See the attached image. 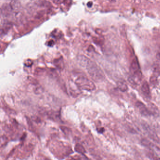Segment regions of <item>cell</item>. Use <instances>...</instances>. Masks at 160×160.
<instances>
[{
  "instance_id": "1",
  "label": "cell",
  "mask_w": 160,
  "mask_h": 160,
  "mask_svg": "<svg viewBox=\"0 0 160 160\" xmlns=\"http://www.w3.org/2000/svg\"><path fill=\"white\" fill-rule=\"evenodd\" d=\"M77 58L80 65L87 70L93 80L98 81L103 79L104 74L102 71L94 62L84 55H79Z\"/></svg>"
},
{
  "instance_id": "2",
  "label": "cell",
  "mask_w": 160,
  "mask_h": 160,
  "mask_svg": "<svg viewBox=\"0 0 160 160\" xmlns=\"http://www.w3.org/2000/svg\"><path fill=\"white\" fill-rule=\"evenodd\" d=\"M73 75L74 78V82L80 90L93 91L95 89V85L85 75L75 72Z\"/></svg>"
},
{
  "instance_id": "3",
  "label": "cell",
  "mask_w": 160,
  "mask_h": 160,
  "mask_svg": "<svg viewBox=\"0 0 160 160\" xmlns=\"http://www.w3.org/2000/svg\"><path fill=\"white\" fill-rule=\"evenodd\" d=\"M142 80V73L141 71L131 74L128 78L130 83L134 85L140 84Z\"/></svg>"
},
{
  "instance_id": "4",
  "label": "cell",
  "mask_w": 160,
  "mask_h": 160,
  "mask_svg": "<svg viewBox=\"0 0 160 160\" xmlns=\"http://www.w3.org/2000/svg\"><path fill=\"white\" fill-rule=\"evenodd\" d=\"M136 106L140 111V113L142 115L144 116H150L152 115L148 108H147L146 105H144L142 102L137 101L136 103Z\"/></svg>"
},
{
  "instance_id": "5",
  "label": "cell",
  "mask_w": 160,
  "mask_h": 160,
  "mask_svg": "<svg viewBox=\"0 0 160 160\" xmlns=\"http://www.w3.org/2000/svg\"><path fill=\"white\" fill-rule=\"evenodd\" d=\"M69 86H70V92L72 96L76 97L78 96L81 93V90L76 84L72 80H71L69 81Z\"/></svg>"
},
{
  "instance_id": "6",
  "label": "cell",
  "mask_w": 160,
  "mask_h": 160,
  "mask_svg": "<svg viewBox=\"0 0 160 160\" xmlns=\"http://www.w3.org/2000/svg\"><path fill=\"white\" fill-rule=\"evenodd\" d=\"M140 71L141 70L140 64H139L137 58L135 57L131 62V65L130 67V71L131 72V74H133L135 73L136 72H138Z\"/></svg>"
},
{
  "instance_id": "7",
  "label": "cell",
  "mask_w": 160,
  "mask_h": 160,
  "mask_svg": "<svg viewBox=\"0 0 160 160\" xmlns=\"http://www.w3.org/2000/svg\"><path fill=\"white\" fill-rule=\"evenodd\" d=\"M141 90L147 97L150 98L151 97L150 91L149 88V85L147 81L144 82L141 87Z\"/></svg>"
},
{
  "instance_id": "8",
  "label": "cell",
  "mask_w": 160,
  "mask_h": 160,
  "mask_svg": "<svg viewBox=\"0 0 160 160\" xmlns=\"http://www.w3.org/2000/svg\"><path fill=\"white\" fill-rule=\"evenodd\" d=\"M118 89L122 92L126 91L128 90V86L124 80L119 81L117 83Z\"/></svg>"
},
{
  "instance_id": "9",
  "label": "cell",
  "mask_w": 160,
  "mask_h": 160,
  "mask_svg": "<svg viewBox=\"0 0 160 160\" xmlns=\"http://www.w3.org/2000/svg\"><path fill=\"white\" fill-rule=\"evenodd\" d=\"M150 111L152 115L157 116H158L159 114V110L157 108V106L154 105V104L151 103L149 105V108H148Z\"/></svg>"
},
{
  "instance_id": "10",
  "label": "cell",
  "mask_w": 160,
  "mask_h": 160,
  "mask_svg": "<svg viewBox=\"0 0 160 160\" xmlns=\"http://www.w3.org/2000/svg\"><path fill=\"white\" fill-rule=\"evenodd\" d=\"M75 150L76 152L80 154H84L86 153V150L85 149L84 147L82 146V145L80 144H77L75 146Z\"/></svg>"
},
{
  "instance_id": "11",
  "label": "cell",
  "mask_w": 160,
  "mask_h": 160,
  "mask_svg": "<svg viewBox=\"0 0 160 160\" xmlns=\"http://www.w3.org/2000/svg\"><path fill=\"white\" fill-rule=\"evenodd\" d=\"M157 77L158 75L157 73H154V74H153L151 77L150 78V82L152 84H156V83L157 82Z\"/></svg>"
},
{
  "instance_id": "12",
  "label": "cell",
  "mask_w": 160,
  "mask_h": 160,
  "mask_svg": "<svg viewBox=\"0 0 160 160\" xmlns=\"http://www.w3.org/2000/svg\"><path fill=\"white\" fill-rule=\"evenodd\" d=\"M148 156L151 159H152L153 160H160V158L157 157V156H155L153 154H148Z\"/></svg>"
},
{
  "instance_id": "13",
  "label": "cell",
  "mask_w": 160,
  "mask_h": 160,
  "mask_svg": "<svg viewBox=\"0 0 160 160\" xmlns=\"http://www.w3.org/2000/svg\"><path fill=\"white\" fill-rule=\"evenodd\" d=\"M92 5H93V3H92V2H91V1H89V2H88V3H87V6H88L89 7H91L92 6Z\"/></svg>"
},
{
  "instance_id": "14",
  "label": "cell",
  "mask_w": 160,
  "mask_h": 160,
  "mask_svg": "<svg viewBox=\"0 0 160 160\" xmlns=\"http://www.w3.org/2000/svg\"><path fill=\"white\" fill-rule=\"evenodd\" d=\"M158 150H159V151H160V149H159V148H158Z\"/></svg>"
},
{
  "instance_id": "15",
  "label": "cell",
  "mask_w": 160,
  "mask_h": 160,
  "mask_svg": "<svg viewBox=\"0 0 160 160\" xmlns=\"http://www.w3.org/2000/svg\"><path fill=\"white\" fill-rule=\"evenodd\" d=\"M159 56H160V54H159Z\"/></svg>"
}]
</instances>
